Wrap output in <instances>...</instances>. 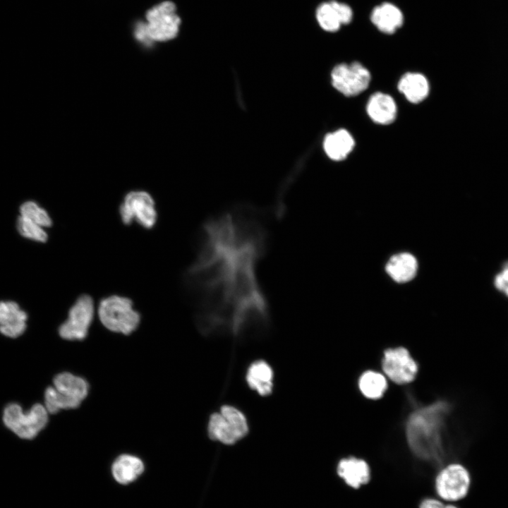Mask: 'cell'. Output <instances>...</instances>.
Wrapping results in <instances>:
<instances>
[{"mask_svg": "<svg viewBox=\"0 0 508 508\" xmlns=\"http://www.w3.org/2000/svg\"><path fill=\"white\" fill-rule=\"evenodd\" d=\"M267 238L254 209H233L204 225L197 257L183 275L204 336L243 341L265 332L269 308L257 265Z\"/></svg>", "mask_w": 508, "mask_h": 508, "instance_id": "6da1fadb", "label": "cell"}, {"mask_svg": "<svg viewBox=\"0 0 508 508\" xmlns=\"http://www.w3.org/2000/svg\"><path fill=\"white\" fill-rule=\"evenodd\" d=\"M447 409V404L439 401L419 409L409 416L407 441L411 452L420 459L438 461L442 457L441 430Z\"/></svg>", "mask_w": 508, "mask_h": 508, "instance_id": "7a4b0ae2", "label": "cell"}, {"mask_svg": "<svg viewBox=\"0 0 508 508\" xmlns=\"http://www.w3.org/2000/svg\"><path fill=\"white\" fill-rule=\"evenodd\" d=\"M181 18L176 5L163 1L149 8L144 19L133 23L132 32L135 41L143 47L152 48L157 43L174 40L179 32Z\"/></svg>", "mask_w": 508, "mask_h": 508, "instance_id": "3957f363", "label": "cell"}, {"mask_svg": "<svg viewBox=\"0 0 508 508\" xmlns=\"http://www.w3.org/2000/svg\"><path fill=\"white\" fill-rule=\"evenodd\" d=\"M97 314L101 324L109 331L130 335L139 327L141 315L130 298L110 294L100 299Z\"/></svg>", "mask_w": 508, "mask_h": 508, "instance_id": "277c9868", "label": "cell"}, {"mask_svg": "<svg viewBox=\"0 0 508 508\" xmlns=\"http://www.w3.org/2000/svg\"><path fill=\"white\" fill-rule=\"evenodd\" d=\"M472 477L468 468L462 464H448L436 473L433 487L436 497L449 503L457 504L468 495Z\"/></svg>", "mask_w": 508, "mask_h": 508, "instance_id": "5b68a950", "label": "cell"}, {"mask_svg": "<svg viewBox=\"0 0 508 508\" xmlns=\"http://www.w3.org/2000/svg\"><path fill=\"white\" fill-rule=\"evenodd\" d=\"M119 216L125 226L136 223L144 229H153L158 220V212L152 195L143 190H133L125 194L119 206Z\"/></svg>", "mask_w": 508, "mask_h": 508, "instance_id": "8992f818", "label": "cell"}, {"mask_svg": "<svg viewBox=\"0 0 508 508\" xmlns=\"http://www.w3.org/2000/svg\"><path fill=\"white\" fill-rule=\"evenodd\" d=\"M49 412L44 405L34 404L24 411L17 403L8 404L3 412L4 425L20 438L32 440L47 425Z\"/></svg>", "mask_w": 508, "mask_h": 508, "instance_id": "52a82bcc", "label": "cell"}, {"mask_svg": "<svg viewBox=\"0 0 508 508\" xmlns=\"http://www.w3.org/2000/svg\"><path fill=\"white\" fill-rule=\"evenodd\" d=\"M93 298L87 294L78 296L70 307L66 319L60 325L61 338L71 341H83L87 337L95 315Z\"/></svg>", "mask_w": 508, "mask_h": 508, "instance_id": "ba28073f", "label": "cell"}, {"mask_svg": "<svg viewBox=\"0 0 508 508\" xmlns=\"http://www.w3.org/2000/svg\"><path fill=\"white\" fill-rule=\"evenodd\" d=\"M333 86L346 96H355L363 92L369 85L370 74L358 62L341 64L332 72Z\"/></svg>", "mask_w": 508, "mask_h": 508, "instance_id": "9c48e42d", "label": "cell"}, {"mask_svg": "<svg viewBox=\"0 0 508 508\" xmlns=\"http://www.w3.org/2000/svg\"><path fill=\"white\" fill-rule=\"evenodd\" d=\"M382 369L393 382L406 384L415 378L418 365L407 349L398 347L385 351Z\"/></svg>", "mask_w": 508, "mask_h": 508, "instance_id": "30bf717a", "label": "cell"}, {"mask_svg": "<svg viewBox=\"0 0 508 508\" xmlns=\"http://www.w3.org/2000/svg\"><path fill=\"white\" fill-rule=\"evenodd\" d=\"M337 474L347 486L353 490H358L368 485L371 480L368 464L354 456L340 459L337 466Z\"/></svg>", "mask_w": 508, "mask_h": 508, "instance_id": "8fae6325", "label": "cell"}, {"mask_svg": "<svg viewBox=\"0 0 508 508\" xmlns=\"http://www.w3.org/2000/svg\"><path fill=\"white\" fill-rule=\"evenodd\" d=\"M61 394L80 404L87 398L90 392L87 380L70 372L56 374L52 385Z\"/></svg>", "mask_w": 508, "mask_h": 508, "instance_id": "7c38bea8", "label": "cell"}, {"mask_svg": "<svg viewBox=\"0 0 508 508\" xmlns=\"http://www.w3.org/2000/svg\"><path fill=\"white\" fill-rule=\"evenodd\" d=\"M27 318L16 303L0 302V332L4 335L11 338L20 336L25 330Z\"/></svg>", "mask_w": 508, "mask_h": 508, "instance_id": "4fadbf2b", "label": "cell"}, {"mask_svg": "<svg viewBox=\"0 0 508 508\" xmlns=\"http://www.w3.org/2000/svg\"><path fill=\"white\" fill-rule=\"evenodd\" d=\"M370 19L373 24L385 34H393L404 23L401 11L389 2L376 6L371 12Z\"/></svg>", "mask_w": 508, "mask_h": 508, "instance_id": "5bb4252c", "label": "cell"}, {"mask_svg": "<svg viewBox=\"0 0 508 508\" xmlns=\"http://www.w3.org/2000/svg\"><path fill=\"white\" fill-rule=\"evenodd\" d=\"M273 370L265 361L258 360L248 367L246 380L249 387L258 394L266 397L273 389Z\"/></svg>", "mask_w": 508, "mask_h": 508, "instance_id": "9a60e30c", "label": "cell"}, {"mask_svg": "<svg viewBox=\"0 0 508 508\" xmlns=\"http://www.w3.org/2000/svg\"><path fill=\"white\" fill-rule=\"evenodd\" d=\"M145 465L140 458L130 454L117 456L111 466L114 478L119 483L128 484L136 480L143 472Z\"/></svg>", "mask_w": 508, "mask_h": 508, "instance_id": "2e32d148", "label": "cell"}, {"mask_svg": "<svg viewBox=\"0 0 508 508\" xmlns=\"http://www.w3.org/2000/svg\"><path fill=\"white\" fill-rule=\"evenodd\" d=\"M418 267L417 260L412 254L401 253L389 259L385 270L396 282L406 283L415 277Z\"/></svg>", "mask_w": 508, "mask_h": 508, "instance_id": "e0dca14e", "label": "cell"}, {"mask_svg": "<svg viewBox=\"0 0 508 508\" xmlns=\"http://www.w3.org/2000/svg\"><path fill=\"white\" fill-rule=\"evenodd\" d=\"M367 112L377 123L389 124L396 118L397 106L393 98L382 92L371 95L367 104Z\"/></svg>", "mask_w": 508, "mask_h": 508, "instance_id": "ac0fdd59", "label": "cell"}, {"mask_svg": "<svg viewBox=\"0 0 508 508\" xmlns=\"http://www.w3.org/2000/svg\"><path fill=\"white\" fill-rule=\"evenodd\" d=\"M354 140L344 129L329 133L324 140V150L328 157L336 161L345 159L354 147Z\"/></svg>", "mask_w": 508, "mask_h": 508, "instance_id": "d6986e66", "label": "cell"}, {"mask_svg": "<svg viewBox=\"0 0 508 508\" xmlns=\"http://www.w3.org/2000/svg\"><path fill=\"white\" fill-rule=\"evenodd\" d=\"M398 89L409 102L418 103L428 96L429 84L423 75L407 73L399 80Z\"/></svg>", "mask_w": 508, "mask_h": 508, "instance_id": "ffe728a7", "label": "cell"}, {"mask_svg": "<svg viewBox=\"0 0 508 508\" xmlns=\"http://www.w3.org/2000/svg\"><path fill=\"white\" fill-rule=\"evenodd\" d=\"M207 431L212 440L224 445H231L238 441L231 424L220 412L214 413L210 416Z\"/></svg>", "mask_w": 508, "mask_h": 508, "instance_id": "44dd1931", "label": "cell"}, {"mask_svg": "<svg viewBox=\"0 0 508 508\" xmlns=\"http://www.w3.org/2000/svg\"><path fill=\"white\" fill-rule=\"evenodd\" d=\"M362 394L368 399L380 398L387 387L385 377L381 373L368 370L362 374L358 380Z\"/></svg>", "mask_w": 508, "mask_h": 508, "instance_id": "7402d4cb", "label": "cell"}, {"mask_svg": "<svg viewBox=\"0 0 508 508\" xmlns=\"http://www.w3.org/2000/svg\"><path fill=\"white\" fill-rule=\"evenodd\" d=\"M81 404L71 400L61 394L53 386L44 391V406L49 413L55 414L61 410H72Z\"/></svg>", "mask_w": 508, "mask_h": 508, "instance_id": "603a6c76", "label": "cell"}, {"mask_svg": "<svg viewBox=\"0 0 508 508\" xmlns=\"http://www.w3.org/2000/svg\"><path fill=\"white\" fill-rule=\"evenodd\" d=\"M219 412L231 424L238 440L243 438L248 433V424L244 414L238 409L230 405H224Z\"/></svg>", "mask_w": 508, "mask_h": 508, "instance_id": "cb8c5ba5", "label": "cell"}, {"mask_svg": "<svg viewBox=\"0 0 508 508\" xmlns=\"http://www.w3.org/2000/svg\"><path fill=\"white\" fill-rule=\"evenodd\" d=\"M316 18L321 28L327 32H336L341 25L330 1L324 2L318 7Z\"/></svg>", "mask_w": 508, "mask_h": 508, "instance_id": "d4e9b609", "label": "cell"}, {"mask_svg": "<svg viewBox=\"0 0 508 508\" xmlns=\"http://www.w3.org/2000/svg\"><path fill=\"white\" fill-rule=\"evenodd\" d=\"M20 214L42 227H49L52 225V219L49 213L34 202L23 203L20 208Z\"/></svg>", "mask_w": 508, "mask_h": 508, "instance_id": "484cf974", "label": "cell"}, {"mask_svg": "<svg viewBox=\"0 0 508 508\" xmlns=\"http://www.w3.org/2000/svg\"><path fill=\"white\" fill-rule=\"evenodd\" d=\"M17 228L22 236L32 240L44 243L48 239V235L43 227L24 217H18Z\"/></svg>", "mask_w": 508, "mask_h": 508, "instance_id": "4316f807", "label": "cell"}, {"mask_svg": "<svg viewBox=\"0 0 508 508\" xmlns=\"http://www.w3.org/2000/svg\"><path fill=\"white\" fill-rule=\"evenodd\" d=\"M492 284L498 292L508 298V267H503L495 274Z\"/></svg>", "mask_w": 508, "mask_h": 508, "instance_id": "83f0119b", "label": "cell"}, {"mask_svg": "<svg viewBox=\"0 0 508 508\" xmlns=\"http://www.w3.org/2000/svg\"><path fill=\"white\" fill-rule=\"evenodd\" d=\"M333 6L339 21L341 25H346L351 23L353 18V11L351 8L344 4L334 0L330 1Z\"/></svg>", "mask_w": 508, "mask_h": 508, "instance_id": "f1b7e54d", "label": "cell"}, {"mask_svg": "<svg viewBox=\"0 0 508 508\" xmlns=\"http://www.w3.org/2000/svg\"><path fill=\"white\" fill-rule=\"evenodd\" d=\"M418 508H461L457 504L445 502L437 497H423L418 504Z\"/></svg>", "mask_w": 508, "mask_h": 508, "instance_id": "f546056e", "label": "cell"}]
</instances>
